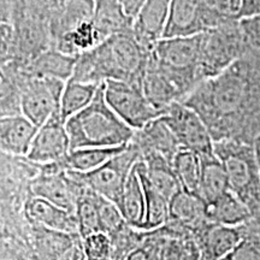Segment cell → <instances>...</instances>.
Returning <instances> with one entry per match:
<instances>
[{"instance_id": "obj_8", "label": "cell", "mask_w": 260, "mask_h": 260, "mask_svg": "<svg viewBox=\"0 0 260 260\" xmlns=\"http://www.w3.org/2000/svg\"><path fill=\"white\" fill-rule=\"evenodd\" d=\"M181 148L189 149L200 158L216 153L214 140L201 116L183 102L174 103L161 116Z\"/></svg>"}, {"instance_id": "obj_4", "label": "cell", "mask_w": 260, "mask_h": 260, "mask_svg": "<svg viewBox=\"0 0 260 260\" xmlns=\"http://www.w3.org/2000/svg\"><path fill=\"white\" fill-rule=\"evenodd\" d=\"M214 152L223 162L230 190L248 205L260 201V171L254 146L234 140L214 142Z\"/></svg>"}, {"instance_id": "obj_14", "label": "cell", "mask_w": 260, "mask_h": 260, "mask_svg": "<svg viewBox=\"0 0 260 260\" xmlns=\"http://www.w3.org/2000/svg\"><path fill=\"white\" fill-rule=\"evenodd\" d=\"M201 249V260H225L243 240L236 226L209 223L197 233Z\"/></svg>"}, {"instance_id": "obj_10", "label": "cell", "mask_w": 260, "mask_h": 260, "mask_svg": "<svg viewBox=\"0 0 260 260\" xmlns=\"http://www.w3.org/2000/svg\"><path fill=\"white\" fill-rule=\"evenodd\" d=\"M70 152L71 144L67 124L60 113H57L39 128L25 158L34 164L45 167L63 161Z\"/></svg>"}, {"instance_id": "obj_35", "label": "cell", "mask_w": 260, "mask_h": 260, "mask_svg": "<svg viewBox=\"0 0 260 260\" xmlns=\"http://www.w3.org/2000/svg\"><path fill=\"white\" fill-rule=\"evenodd\" d=\"M239 24L247 42L253 47L260 48V16L239 19Z\"/></svg>"}, {"instance_id": "obj_7", "label": "cell", "mask_w": 260, "mask_h": 260, "mask_svg": "<svg viewBox=\"0 0 260 260\" xmlns=\"http://www.w3.org/2000/svg\"><path fill=\"white\" fill-rule=\"evenodd\" d=\"M64 81L50 77H34L24 74L19 86V109L24 117L40 128L48 119L60 113Z\"/></svg>"}, {"instance_id": "obj_43", "label": "cell", "mask_w": 260, "mask_h": 260, "mask_svg": "<svg viewBox=\"0 0 260 260\" xmlns=\"http://www.w3.org/2000/svg\"><path fill=\"white\" fill-rule=\"evenodd\" d=\"M48 3H51V4H56V5H65L67 4L69 0H47Z\"/></svg>"}, {"instance_id": "obj_39", "label": "cell", "mask_w": 260, "mask_h": 260, "mask_svg": "<svg viewBox=\"0 0 260 260\" xmlns=\"http://www.w3.org/2000/svg\"><path fill=\"white\" fill-rule=\"evenodd\" d=\"M162 260H187L182 252L180 240H168Z\"/></svg>"}, {"instance_id": "obj_34", "label": "cell", "mask_w": 260, "mask_h": 260, "mask_svg": "<svg viewBox=\"0 0 260 260\" xmlns=\"http://www.w3.org/2000/svg\"><path fill=\"white\" fill-rule=\"evenodd\" d=\"M201 4L212 21L214 28L218 27L219 19L223 16H233L230 0H201Z\"/></svg>"}, {"instance_id": "obj_28", "label": "cell", "mask_w": 260, "mask_h": 260, "mask_svg": "<svg viewBox=\"0 0 260 260\" xmlns=\"http://www.w3.org/2000/svg\"><path fill=\"white\" fill-rule=\"evenodd\" d=\"M172 167L182 189L199 194L201 176V158L199 155L189 149L181 148L172 159Z\"/></svg>"}, {"instance_id": "obj_19", "label": "cell", "mask_w": 260, "mask_h": 260, "mask_svg": "<svg viewBox=\"0 0 260 260\" xmlns=\"http://www.w3.org/2000/svg\"><path fill=\"white\" fill-rule=\"evenodd\" d=\"M133 144L138 146L140 152L153 151L167 157L172 162L175 155L181 149L175 135L161 117L148 123L145 128L135 132Z\"/></svg>"}, {"instance_id": "obj_42", "label": "cell", "mask_w": 260, "mask_h": 260, "mask_svg": "<svg viewBox=\"0 0 260 260\" xmlns=\"http://www.w3.org/2000/svg\"><path fill=\"white\" fill-rule=\"evenodd\" d=\"M230 8H232V14L233 16L237 15V12H239V9H240V0H230Z\"/></svg>"}, {"instance_id": "obj_6", "label": "cell", "mask_w": 260, "mask_h": 260, "mask_svg": "<svg viewBox=\"0 0 260 260\" xmlns=\"http://www.w3.org/2000/svg\"><path fill=\"white\" fill-rule=\"evenodd\" d=\"M106 103L126 125L135 132L159 118L164 112L152 105L140 84L107 81L103 84Z\"/></svg>"}, {"instance_id": "obj_38", "label": "cell", "mask_w": 260, "mask_h": 260, "mask_svg": "<svg viewBox=\"0 0 260 260\" xmlns=\"http://www.w3.org/2000/svg\"><path fill=\"white\" fill-rule=\"evenodd\" d=\"M57 260H87L86 253H84L82 245V237H77V239L73 242V245H71Z\"/></svg>"}, {"instance_id": "obj_32", "label": "cell", "mask_w": 260, "mask_h": 260, "mask_svg": "<svg viewBox=\"0 0 260 260\" xmlns=\"http://www.w3.org/2000/svg\"><path fill=\"white\" fill-rule=\"evenodd\" d=\"M82 245L87 260H112V240L107 234H90L83 237Z\"/></svg>"}, {"instance_id": "obj_13", "label": "cell", "mask_w": 260, "mask_h": 260, "mask_svg": "<svg viewBox=\"0 0 260 260\" xmlns=\"http://www.w3.org/2000/svg\"><path fill=\"white\" fill-rule=\"evenodd\" d=\"M24 212L27 218L35 226L46 228L54 232L67 234H79V223L75 212L41 199L30 197L24 205Z\"/></svg>"}, {"instance_id": "obj_36", "label": "cell", "mask_w": 260, "mask_h": 260, "mask_svg": "<svg viewBox=\"0 0 260 260\" xmlns=\"http://www.w3.org/2000/svg\"><path fill=\"white\" fill-rule=\"evenodd\" d=\"M225 260H260V242L245 239Z\"/></svg>"}, {"instance_id": "obj_37", "label": "cell", "mask_w": 260, "mask_h": 260, "mask_svg": "<svg viewBox=\"0 0 260 260\" xmlns=\"http://www.w3.org/2000/svg\"><path fill=\"white\" fill-rule=\"evenodd\" d=\"M260 16V0H240V9L236 18H249Z\"/></svg>"}, {"instance_id": "obj_41", "label": "cell", "mask_w": 260, "mask_h": 260, "mask_svg": "<svg viewBox=\"0 0 260 260\" xmlns=\"http://www.w3.org/2000/svg\"><path fill=\"white\" fill-rule=\"evenodd\" d=\"M253 146H254L255 157H256V161H258V167H259V171H260V135L256 136L254 145Z\"/></svg>"}, {"instance_id": "obj_2", "label": "cell", "mask_w": 260, "mask_h": 260, "mask_svg": "<svg viewBox=\"0 0 260 260\" xmlns=\"http://www.w3.org/2000/svg\"><path fill=\"white\" fill-rule=\"evenodd\" d=\"M103 84L93 102L65 122L71 151L124 147L134 139L135 130L126 125L106 103Z\"/></svg>"}, {"instance_id": "obj_16", "label": "cell", "mask_w": 260, "mask_h": 260, "mask_svg": "<svg viewBox=\"0 0 260 260\" xmlns=\"http://www.w3.org/2000/svg\"><path fill=\"white\" fill-rule=\"evenodd\" d=\"M39 126L22 113L4 116L0 119V147L11 155L27 157Z\"/></svg>"}, {"instance_id": "obj_21", "label": "cell", "mask_w": 260, "mask_h": 260, "mask_svg": "<svg viewBox=\"0 0 260 260\" xmlns=\"http://www.w3.org/2000/svg\"><path fill=\"white\" fill-rule=\"evenodd\" d=\"M77 57L69 56L58 50L39 54L28 65L24 74L34 77H50L67 82L73 77Z\"/></svg>"}, {"instance_id": "obj_40", "label": "cell", "mask_w": 260, "mask_h": 260, "mask_svg": "<svg viewBox=\"0 0 260 260\" xmlns=\"http://www.w3.org/2000/svg\"><path fill=\"white\" fill-rule=\"evenodd\" d=\"M119 2H121V4L123 5V8H124L126 14L135 21L136 16H138L140 9H141L145 0H119Z\"/></svg>"}, {"instance_id": "obj_17", "label": "cell", "mask_w": 260, "mask_h": 260, "mask_svg": "<svg viewBox=\"0 0 260 260\" xmlns=\"http://www.w3.org/2000/svg\"><path fill=\"white\" fill-rule=\"evenodd\" d=\"M92 21L104 40L133 31L134 19L126 14L119 0H93Z\"/></svg>"}, {"instance_id": "obj_25", "label": "cell", "mask_w": 260, "mask_h": 260, "mask_svg": "<svg viewBox=\"0 0 260 260\" xmlns=\"http://www.w3.org/2000/svg\"><path fill=\"white\" fill-rule=\"evenodd\" d=\"M56 40V50L69 56L79 57L80 54L93 50L98 45L102 44L104 39L98 31L92 19H89L64 32Z\"/></svg>"}, {"instance_id": "obj_22", "label": "cell", "mask_w": 260, "mask_h": 260, "mask_svg": "<svg viewBox=\"0 0 260 260\" xmlns=\"http://www.w3.org/2000/svg\"><path fill=\"white\" fill-rule=\"evenodd\" d=\"M230 190L225 168L216 153L201 158L199 195L207 205L212 204Z\"/></svg>"}, {"instance_id": "obj_27", "label": "cell", "mask_w": 260, "mask_h": 260, "mask_svg": "<svg viewBox=\"0 0 260 260\" xmlns=\"http://www.w3.org/2000/svg\"><path fill=\"white\" fill-rule=\"evenodd\" d=\"M102 84L70 79L64 86L60 99V116L64 122L77 115L93 102Z\"/></svg>"}, {"instance_id": "obj_20", "label": "cell", "mask_w": 260, "mask_h": 260, "mask_svg": "<svg viewBox=\"0 0 260 260\" xmlns=\"http://www.w3.org/2000/svg\"><path fill=\"white\" fill-rule=\"evenodd\" d=\"M136 170L139 172L142 186H144L146 201L145 222L139 230L142 233L157 232V230L161 229L162 226H165L169 223V218H170V201L149 183V181L145 175L141 159L136 164Z\"/></svg>"}, {"instance_id": "obj_18", "label": "cell", "mask_w": 260, "mask_h": 260, "mask_svg": "<svg viewBox=\"0 0 260 260\" xmlns=\"http://www.w3.org/2000/svg\"><path fill=\"white\" fill-rule=\"evenodd\" d=\"M141 160L149 183L170 201L182 189L172 162L162 154L153 151L142 152Z\"/></svg>"}, {"instance_id": "obj_5", "label": "cell", "mask_w": 260, "mask_h": 260, "mask_svg": "<svg viewBox=\"0 0 260 260\" xmlns=\"http://www.w3.org/2000/svg\"><path fill=\"white\" fill-rule=\"evenodd\" d=\"M141 159V152L138 146L132 142L124 151L110 159L109 161L87 174L70 172L83 186L89 188L100 197L118 205L124 190L126 181L133 169Z\"/></svg>"}, {"instance_id": "obj_23", "label": "cell", "mask_w": 260, "mask_h": 260, "mask_svg": "<svg viewBox=\"0 0 260 260\" xmlns=\"http://www.w3.org/2000/svg\"><path fill=\"white\" fill-rule=\"evenodd\" d=\"M117 206L121 210L125 222L130 226L138 230L141 228L145 222L146 201L144 186H142L139 172L136 170V165L126 181L121 200Z\"/></svg>"}, {"instance_id": "obj_30", "label": "cell", "mask_w": 260, "mask_h": 260, "mask_svg": "<svg viewBox=\"0 0 260 260\" xmlns=\"http://www.w3.org/2000/svg\"><path fill=\"white\" fill-rule=\"evenodd\" d=\"M35 230H37L38 249L45 258L51 260H57L59 258L80 236L79 234L54 232V230L41 226H35Z\"/></svg>"}, {"instance_id": "obj_29", "label": "cell", "mask_w": 260, "mask_h": 260, "mask_svg": "<svg viewBox=\"0 0 260 260\" xmlns=\"http://www.w3.org/2000/svg\"><path fill=\"white\" fill-rule=\"evenodd\" d=\"M75 214L79 223L80 236L82 239L90 234L102 232L99 216V194L94 193L86 186L77 200Z\"/></svg>"}, {"instance_id": "obj_31", "label": "cell", "mask_w": 260, "mask_h": 260, "mask_svg": "<svg viewBox=\"0 0 260 260\" xmlns=\"http://www.w3.org/2000/svg\"><path fill=\"white\" fill-rule=\"evenodd\" d=\"M99 216L102 232L110 237L122 230L126 224L124 217L118 206L112 201L105 199L99 195Z\"/></svg>"}, {"instance_id": "obj_33", "label": "cell", "mask_w": 260, "mask_h": 260, "mask_svg": "<svg viewBox=\"0 0 260 260\" xmlns=\"http://www.w3.org/2000/svg\"><path fill=\"white\" fill-rule=\"evenodd\" d=\"M168 240H144L138 248L132 251L124 260H162Z\"/></svg>"}, {"instance_id": "obj_11", "label": "cell", "mask_w": 260, "mask_h": 260, "mask_svg": "<svg viewBox=\"0 0 260 260\" xmlns=\"http://www.w3.org/2000/svg\"><path fill=\"white\" fill-rule=\"evenodd\" d=\"M212 28L214 25L201 0H171L164 38L193 37Z\"/></svg>"}, {"instance_id": "obj_12", "label": "cell", "mask_w": 260, "mask_h": 260, "mask_svg": "<svg viewBox=\"0 0 260 260\" xmlns=\"http://www.w3.org/2000/svg\"><path fill=\"white\" fill-rule=\"evenodd\" d=\"M170 8L171 0H145L136 16L133 34L149 52L164 38Z\"/></svg>"}, {"instance_id": "obj_3", "label": "cell", "mask_w": 260, "mask_h": 260, "mask_svg": "<svg viewBox=\"0 0 260 260\" xmlns=\"http://www.w3.org/2000/svg\"><path fill=\"white\" fill-rule=\"evenodd\" d=\"M200 46L201 34L164 38L154 45L149 53V59L177 87L183 99L201 83Z\"/></svg>"}, {"instance_id": "obj_15", "label": "cell", "mask_w": 260, "mask_h": 260, "mask_svg": "<svg viewBox=\"0 0 260 260\" xmlns=\"http://www.w3.org/2000/svg\"><path fill=\"white\" fill-rule=\"evenodd\" d=\"M169 223L197 234L210 223L207 203L199 194L181 189L170 200Z\"/></svg>"}, {"instance_id": "obj_9", "label": "cell", "mask_w": 260, "mask_h": 260, "mask_svg": "<svg viewBox=\"0 0 260 260\" xmlns=\"http://www.w3.org/2000/svg\"><path fill=\"white\" fill-rule=\"evenodd\" d=\"M42 172L30 183L31 197L41 198L50 203L75 212L77 200L84 186L70 172L61 170L58 164L42 167Z\"/></svg>"}, {"instance_id": "obj_24", "label": "cell", "mask_w": 260, "mask_h": 260, "mask_svg": "<svg viewBox=\"0 0 260 260\" xmlns=\"http://www.w3.org/2000/svg\"><path fill=\"white\" fill-rule=\"evenodd\" d=\"M207 214L211 223L237 228L251 218V210L245 201L229 190L214 203L207 205Z\"/></svg>"}, {"instance_id": "obj_26", "label": "cell", "mask_w": 260, "mask_h": 260, "mask_svg": "<svg viewBox=\"0 0 260 260\" xmlns=\"http://www.w3.org/2000/svg\"><path fill=\"white\" fill-rule=\"evenodd\" d=\"M130 145V144H129ZM128 145V146H129ZM117 147V148H79L73 149L69 155L63 161L57 162L59 168L64 171L77 172V174H87V172L96 170L102 165L105 164L119 154L128 147Z\"/></svg>"}, {"instance_id": "obj_1", "label": "cell", "mask_w": 260, "mask_h": 260, "mask_svg": "<svg viewBox=\"0 0 260 260\" xmlns=\"http://www.w3.org/2000/svg\"><path fill=\"white\" fill-rule=\"evenodd\" d=\"M149 53L133 31L113 35L77 57L71 79L96 84L124 81L141 86Z\"/></svg>"}]
</instances>
